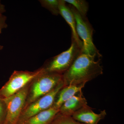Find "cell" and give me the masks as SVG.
Listing matches in <instances>:
<instances>
[{
  "instance_id": "1",
  "label": "cell",
  "mask_w": 124,
  "mask_h": 124,
  "mask_svg": "<svg viewBox=\"0 0 124 124\" xmlns=\"http://www.w3.org/2000/svg\"><path fill=\"white\" fill-rule=\"evenodd\" d=\"M101 58L100 53L94 54L81 53L63 74L64 86L85 84L102 74Z\"/></svg>"
},
{
  "instance_id": "2",
  "label": "cell",
  "mask_w": 124,
  "mask_h": 124,
  "mask_svg": "<svg viewBox=\"0 0 124 124\" xmlns=\"http://www.w3.org/2000/svg\"><path fill=\"white\" fill-rule=\"evenodd\" d=\"M62 80V75L58 73L44 72L30 82L24 107L50 92Z\"/></svg>"
},
{
  "instance_id": "3",
  "label": "cell",
  "mask_w": 124,
  "mask_h": 124,
  "mask_svg": "<svg viewBox=\"0 0 124 124\" xmlns=\"http://www.w3.org/2000/svg\"><path fill=\"white\" fill-rule=\"evenodd\" d=\"M70 48L51 59L43 68L45 73L63 74L69 69L77 58L82 53V49L72 40Z\"/></svg>"
},
{
  "instance_id": "4",
  "label": "cell",
  "mask_w": 124,
  "mask_h": 124,
  "mask_svg": "<svg viewBox=\"0 0 124 124\" xmlns=\"http://www.w3.org/2000/svg\"><path fill=\"white\" fill-rule=\"evenodd\" d=\"M44 73L43 68L35 71H14L8 81L0 89V98L4 99L14 95Z\"/></svg>"
},
{
  "instance_id": "5",
  "label": "cell",
  "mask_w": 124,
  "mask_h": 124,
  "mask_svg": "<svg viewBox=\"0 0 124 124\" xmlns=\"http://www.w3.org/2000/svg\"><path fill=\"white\" fill-rule=\"evenodd\" d=\"M64 86L62 80L50 92L24 107L17 124H23L31 117L53 106L58 93Z\"/></svg>"
},
{
  "instance_id": "6",
  "label": "cell",
  "mask_w": 124,
  "mask_h": 124,
  "mask_svg": "<svg viewBox=\"0 0 124 124\" xmlns=\"http://www.w3.org/2000/svg\"><path fill=\"white\" fill-rule=\"evenodd\" d=\"M69 6L75 19L78 35L83 42L82 53L89 54L99 53L93 42V28L87 18L86 16L81 15L70 5Z\"/></svg>"
},
{
  "instance_id": "7",
  "label": "cell",
  "mask_w": 124,
  "mask_h": 124,
  "mask_svg": "<svg viewBox=\"0 0 124 124\" xmlns=\"http://www.w3.org/2000/svg\"><path fill=\"white\" fill-rule=\"evenodd\" d=\"M30 83L14 95L4 99L7 110L4 124H17L24 108Z\"/></svg>"
},
{
  "instance_id": "8",
  "label": "cell",
  "mask_w": 124,
  "mask_h": 124,
  "mask_svg": "<svg viewBox=\"0 0 124 124\" xmlns=\"http://www.w3.org/2000/svg\"><path fill=\"white\" fill-rule=\"evenodd\" d=\"M106 115L105 110L101 111L99 114H97L87 105L76 112L71 116L76 121L82 124H98Z\"/></svg>"
},
{
  "instance_id": "9",
  "label": "cell",
  "mask_w": 124,
  "mask_h": 124,
  "mask_svg": "<svg viewBox=\"0 0 124 124\" xmlns=\"http://www.w3.org/2000/svg\"><path fill=\"white\" fill-rule=\"evenodd\" d=\"M59 8V14L62 16L70 27L72 32L71 40L75 41L83 49V42L78 35L75 19L69 6L67 5L64 0H60Z\"/></svg>"
},
{
  "instance_id": "10",
  "label": "cell",
  "mask_w": 124,
  "mask_h": 124,
  "mask_svg": "<svg viewBox=\"0 0 124 124\" xmlns=\"http://www.w3.org/2000/svg\"><path fill=\"white\" fill-rule=\"evenodd\" d=\"M87 105L86 100L81 92L66 101L59 108V113L72 116L76 112Z\"/></svg>"
},
{
  "instance_id": "11",
  "label": "cell",
  "mask_w": 124,
  "mask_h": 124,
  "mask_svg": "<svg viewBox=\"0 0 124 124\" xmlns=\"http://www.w3.org/2000/svg\"><path fill=\"white\" fill-rule=\"evenodd\" d=\"M85 85H70L63 86L58 93L53 106L59 109L66 101L81 92Z\"/></svg>"
},
{
  "instance_id": "12",
  "label": "cell",
  "mask_w": 124,
  "mask_h": 124,
  "mask_svg": "<svg viewBox=\"0 0 124 124\" xmlns=\"http://www.w3.org/2000/svg\"><path fill=\"white\" fill-rule=\"evenodd\" d=\"M59 109L52 106L29 118L23 124H49L59 112Z\"/></svg>"
},
{
  "instance_id": "13",
  "label": "cell",
  "mask_w": 124,
  "mask_h": 124,
  "mask_svg": "<svg viewBox=\"0 0 124 124\" xmlns=\"http://www.w3.org/2000/svg\"><path fill=\"white\" fill-rule=\"evenodd\" d=\"M72 6L81 15L86 16L89 10V4L85 0H64Z\"/></svg>"
},
{
  "instance_id": "14",
  "label": "cell",
  "mask_w": 124,
  "mask_h": 124,
  "mask_svg": "<svg viewBox=\"0 0 124 124\" xmlns=\"http://www.w3.org/2000/svg\"><path fill=\"white\" fill-rule=\"evenodd\" d=\"M39 2L42 7L49 10L53 15L59 14L60 0H41Z\"/></svg>"
},
{
  "instance_id": "15",
  "label": "cell",
  "mask_w": 124,
  "mask_h": 124,
  "mask_svg": "<svg viewBox=\"0 0 124 124\" xmlns=\"http://www.w3.org/2000/svg\"><path fill=\"white\" fill-rule=\"evenodd\" d=\"M49 124H85L76 121L71 116L64 115L59 112Z\"/></svg>"
},
{
  "instance_id": "16",
  "label": "cell",
  "mask_w": 124,
  "mask_h": 124,
  "mask_svg": "<svg viewBox=\"0 0 124 124\" xmlns=\"http://www.w3.org/2000/svg\"><path fill=\"white\" fill-rule=\"evenodd\" d=\"M7 107L4 99L0 98V124H4L5 119Z\"/></svg>"
},
{
  "instance_id": "17",
  "label": "cell",
  "mask_w": 124,
  "mask_h": 124,
  "mask_svg": "<svg viewBox=\"0 0 124 124\" xmlns=\"http://www.w3.org/2000/svg\"><path fill=\"white\" fill-rule=\"evenodd\" d=\"M6 19V16L3 14H0V34L2 32V29L6 28L7 27Z\"/></svg>"
},
{
  "instance_id": "18",
  "label": "cell",
  "mask_w": 124,
  "mask_h": 124,
  "mask_svg": "<svg viewBox=\"0 0 124 124\" xmlns=\"http://www.w3.org/2000/svg\"><path fill=\"white\" fill-rule=\"evenodd\" d=\"M6 11V9H5V6L1 4L0 1V14H2L3 13Z\"/></svg>"
},
{
  "instance_id": "19",
  "label": "cell",
  "mask_w": 124,
  "mask_h": 124,
  "mask_svg": "<svg viewBox=\"0 0 124 124\" xmlns=\"http://www.w3.org/2000/svg\"><path fill=\"white\" fill-rule=\"evenodd\" d=\"M3 46L0 45V50H1L3 49Z\"/></svg>"
}]
</instances>
